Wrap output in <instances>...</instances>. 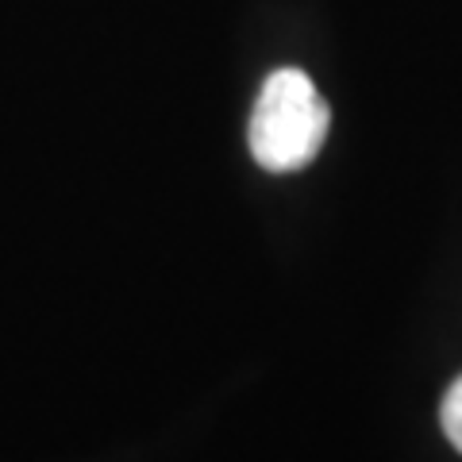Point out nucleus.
I'll return each mask as SVG.
<instances>
[{"mask_svg": "<svg viewBox=\"0 0 462 462\" xmlns=\"http://www.w3.org/2000/svg\"><path fill=\"white\" fill-rule=\"evenodd\" d=\"M328 100L305 69H273L251 116V154L263 170L289 173L309 166L328 139Z\"/></svg>", "mask_w": 462, "mask_h": 462, "instance_id": "obj_1", "label": "nucleus"}, {"mask_svg": "<svg viewBox=\"0 0 462 462\" xmlns=\"http://www.w3.org/2000/svg\"><path fill=\"white\" fill-rule=\"evenodd\" d=\"M443 431L455 443V451H462V378L443 397Z\"/></svg>", "mask_w": 462, "mask_h": 462, "instance_id": "obj_2", "label": "nucleus"}]
</instances>
